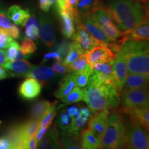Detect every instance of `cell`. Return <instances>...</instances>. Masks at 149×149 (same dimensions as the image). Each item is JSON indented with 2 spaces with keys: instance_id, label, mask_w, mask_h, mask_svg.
Here are the masks:
<instances>
[{
  "instance_id": "1",
  "label": "cell",
  "mask_w": 149,
  "mask_h": 149,
  "mask_svg": "<svg viewBox=\"0 0 149 149\" xmlns=\"http://www.w3.org/2000/svg\"><path fill=\"white\" fill-rule=\"evenodd\" d=\"M148 6L134 0H111L104 8L119 29L122 32H126L148 17Z\"/></svg>"
},
{
  "instance_id": "2",
  "label": "cell",
  "mask_w": 149,
  "mask_h": 149,
  "mask_svg": "<svg viewBox=\"0 0 149 149\" xmlns=\"http://www.w3.org/2000/svg\"><path fill=\"white\" fill-rule=\"evenodd\" d=\"M83 101L93 113L106 109H113L119 106L120 91L115 85L101 82L92 73L84 89Z\"/></svg>"
},
{
  "instance_id": "3",
  "label": "cell",
  "mask_w": 149,
  "mask_h": 149,
  "mask_svg": "<svg viewBox=\"0 0 149 149\" xmlns=\"http://www.w3.org/2000/svg\"><path fill=\"white\" fill-rule=\"evenodd\" d=\"M120 53L126 59L128 74L139 73L149 75V48L148 41L135 42L128 40Z\"/></svg>"
},
{
  "instance_id": "4",
  "label": "cell",
  "mask_w": 149,
  "mask_h": 149,
  "mask_svg": "<svg viewBox=\"0 0 149 149\" xmlns=\"http://www.w3.org/2000/svg\"><path fill=\"white\" fill-rule=\"evenodd\" d=\"M124 145L123 114L120 109L109 113L107 126L101 139V146L112 149H122Z\"/></svg>"
},
{
  "instance_id": "5",
  "label": "cell",
  "mask_w": 149,
  "mask_h": 149,
  "mask_svg": "<svg viewBox=\"0 0 149 149\" xmlns=\"http://www.w3.org/2000/svg\"><path fill=\"white\" fill-rule=\"evenodd\" d=\"M124 128V146L130 149H149L148 130L138 123L123 116Z\"/></svg>"
},
{
  "instance_id": "6",
  "label": "cell",
  "mask_w": 149,
  "mask_h": 149,
  "mask_svg": "<svg viewBox=\"0 0 149 149\" xmlns=\"http://www.w3.org/2000/svg\"><path fill=\"white\" fill-rule=\"evenodd\" d=\"M92 15L111 42H116L122 36L123 32L117 26L104 6L98 8Z\"/></svg>"
},
{
  "instance_id": "7",
  "label": "cell",
  "mask_w": 149,
  "mask_h": 149,
  "mask_svg": "<svg viewBox=\"0 0 149 149\" xmlns=\"http://www.w3.org/2000/svg\"><path fill=\"white\" fill-rule=\"evenodd\" d=\"M121 92L122 93L120 98L121 108L129 109L148 105L149 95L148 88L122 90Z\"/></svg>"
},
{
  "instance_id": "8",
  "label": "cell",
  "mask_w": 149,
  "mask_h": 149,
  "mask_svg": "<svg viewBox=\"0 0 149 149\" xmlns=\"http://www.w3.org/2000/svg\"><path fill=\"white\" fill-rule=\"evenodd\" d=\"M72 40L75 42L81 55H85L97 46L104 45L95 40L81 23L77 25Z\"/></svg>"
},
{
  "instance_id": "9",
  "label": "cell",
  "mask_w": 149,
  "mask_h": 149,
  "mask_svg": "<svg viewBox=\"0 0 149 149\" xmlns=\"http://www.w3.org/2000/svg\"><path fill=\"white\" fill-rule=\"evenodd\" d=\"M117 55V54L112 51L107 45H100L91 50L86 54L85 57L88 64L93 68V66L97 64L114 60Z\"/></svg>"
},
{
  "instance_id": "10",
  "label": "cell",
  "mask_w": 149,
  "mask_h": 149,
  "mask_svg": "<svg viewBox=\"0 0 149 149\" xmlns=\"http://www.w3.org/2000/svg\"><path fill=\"white\" fill-rule=\"evenodd\" d=\"M40 36L43 43L48 48L53 47L56 41L55 29L53 22L49 16L40 13Z\"/></svg>"
},
{
  "instance_id": "11",
  "label": "cell",
  "mask_w": 149,
  "mask_h": 149,
  "mask_svg": "<svg viewBox=\"0 0 149 149\" xmlns=\"http://www.w3.org/2000/svg\"><path fill=\"white\" fill-rule=\"evenodd\" d=\"M81 24L87 30V31L102 44L107 45L111 42L101 26L93 18L92 14L81 15Z\"/></svg>"
},
{
  "instance_id": "12",
  "label": "cell",
  "mask_w": 149,
  "mask_h": 149,
  "mask_svg": "<svg viewBox=\"0 0 149 149\" xmlns=\"http://www.w3.org/2000/svg\"><path fill=\"white\" fill-rule=\"evenodd\" d=\"M122 114L126 115L128 118L138 123L143 128L148 131L149 129V107L148 105L141 106L129 109L120 108Z\"/></svg>"
},
{
  "instance_id": "13",
  "label": "cell",
  "mask_w": 149,
  "mask_h": 149,
  "mask_svg": "<svg viewBox=\"0 0 149 149\" xmlns=\"http://www.w3.org/2000/svg\"><path fill=\"white\" fill-rule=\"evenodd\" d=\"M109 113V109L97 112L93 115H91L88 120V129L100 139H102L107 126Z\"/></svg>"
},
{
  "instance_id": "14",
  "label": "cell",
  "mask_w": 149,
  "mask_h": 149,
  "mask_svg": "<svg viewBox=\"0 0 149 149\" xmlns=\"http://www.w3.org/2000/svg\"><path fill=\"white\" fill-rule=\"evenodd\" d=\"M42 86L36 79L27 77L19 86V94L26 100H32L37 97L42 92Z\"/></svg>"
},
{
  "instance_id": "15",
  "label": "cell",
  "mask_w": 149,
  "mask_h": 149,
  "mask_svg": "<svg viewBox=\"0 0 149 149\" xmlns=\"http://www.w3.org/2000/svg\"><path fill=\"white\" fill-rule=\"evenodd\" d=\"M113 74L117 88L122 91L126 76L128 74L126 59L122 53L117 54L113 65Z\"/></svg>"
},
{
  "instance_id": "16",
  "label": "cell",
  "mask_w": 149,
  "mask_h": 149,
  "mask_svg": "<svg viewBox=\"0 0 149 149\" xmlns=\"http://www.w3.org/2000/svg\"><path fill=\"white\" fill-rule=\"evenodd\" d=\"M113 62L114 60H111L107 62L94 65L93 67V74L101 82L107 84L115 85L116 86L113 74Z\"/></svg>"
},
{
  "instance_id": "17",
  "label": "cell",
  "mask_w": 149,
  "mask_h": 149,
  "mask_svg": "<svg viewBox=\"0 0 149 149\" xmlns=\"http://www.w3.org/2000/svg\"><path fill=\"white\" fill-rule=\"evenodd\" d=\"M91 115L92 112L88 107H82L79 109L77 114L72 118L71 125L66 135L79 137L80 131L88 122Z\"/></svg>"
},
{
  "instance_id": "18",
  "label": "cell",
  "mask_w": 149,
  "mask_h": 149,
  "mask_svg": "<svg viewBox=\"0 0 149 149\" xmlns=\"http://www.w3.org/2000/svg\"><path fill=\"white\" fill-rule=\"evenodd\" d=\"M148 81L149 75L139 73L128 74L122 91L130 90V89L148 88Z\"/></svg>"
},
{
  "instance_id": "19",
  "label": "cell",
  "mask_w": 149,
  "mask_h": 149,
  "mask_svg": "<svg viewBox=\"0 0 149 149\" xmlns=\"http://www.w3.org/2000/svg\"><path fill=\"white\" fill-rule=\"evenodd\" d=\"M1 66H2L6 70H10L13 73V75L23 76V77H26L28 72L34 67L29 61L23 59L7 61Z\"/></svg>"
},
{
  "instance_id": "20",
  "label": "cell",
  "mask_w": 149,
  "mask_h": 149,
  "mask_svg": "<svg viewBox=\"0 0 149 149\" xmlns=\"http://www.w3.org/2000/svg\"><path fill=\"white\" fill-rule=\"evenodd\" d=\"M59 16L61 33L68 39H73L75 33V23L72 15L67 10L57 13Z\"/></svg>"
},
{
  "instance_id": "21",
  "label": "cell",
  "mask_w": 149,
  "mask_h": 149,
  "mask_svg": "<svg viewBox=\"0 0 149 149\" xmlns=\"http://www.w3.org/2000/svg\"><path fill=\"white\" fill-rule=\"evenodd\" d=\"M127 35L128 40L141 42L148 41L149 39V22L148 17L145 18L140 23L130 31L124 32Z\"/></svg>"
},
{
  "instance_id": "22",
  "label": "cell",
  "mask_w": 149,
  "mask_h": 149,
  "mask_svg": "<svg viewBox=\"0 0 149 149\" xmlns=\"http://www.w3.org/2000/svg\"><path fill=\"white\" fill-rule=\"evenodd\" d=\"M38 143L36 149H60L59 130L52 127Z\"/></svg>"
},
{
  "instance_id": "23",
  "label": "cell",
  "mask_w": 149,
  "mask_h": 149,
  "mask_svg": "<svg viewBox=\"0 0 149 149\" xmlns=\"http://www.w3.org/2000/svg\"><path fill=\"white\" fill-rule=\"evenodd\" d=\"M76 87V72H68L60 81L55 96L58 99H62Z\"/></svg>"
},
{
  "instance_id": "24",
  "label": "cell",
  "mask_w": 149,
  "mask_h": 149,
  "mask_svg": "<svg viewBox=\"0 0 149 149\" xmlns=\"http://www.w3.org/2000/svg\"><path fill=\"white\" fill-rule=\"evenodd\" d=\"M7 16L15 25L24 26L27 20L31 16L30 11L28 9H23L18 5L10 6L7 11Z\"/></svg>"
},
{
  "instance_id": "25",
  "label": "cell",
  "mask_w": 149,
  "mask_h": 149,
  "mask_svg": "<svg viewBox=\"0 0 149 149\" xmlns=\"http://www.w3.org/2000/svg\"><path fill=\"white\" fill-rule=\"evenodd\" d=\"M81 149H98L101 145V139L90 129H85L79 136Z\"/></svg>"
},
{
  "instance_id": "26",
  "label": "cell",
  "mask_w": 149,
  "mask_h": 149,
  "mask_svg": "<svg viewBox=\"0 0 149 149\" xmlns=\"http://www.w3.org/2000/svg\"><path fill=\"white\" fill-rule=\"evenodd\" d=\"M55 75V72L51 68L48 66L33 67L28 72L26 77H31L37 80L41 84L47 83L48 80L51 79Z\"/></svg>"
},
{
  "instance_id": "27",
  "label": "cell",
  "mask_w": 149,
  "mask_h": 149,
  "mask_svg": "<svg viewBox=\"0 0 149 149\" xmlns=\"http://www.w3.org/2000/svg\"><path fill=\"white\" fill-rule=\"evenodd\" d=\"M40 120L31 119L23 124H19L20 133H21L24 144L25 145V148L29 139L32 136L35 135V133L40 126Z\"/></svg>"
},
{
  "instance_id": "28",
  "label": "cell",
  "mask_w": 149,
  "mask_h": 149,
  "mask_svg": "<svg viewBox=\"0 0 149 149\" xmlns=\"http://www.w3.org/2000/svg\"><path fill=\"white\" fill-rule=\"evenodd\" d=\"M25 35L27 38L37 40L40 37V23L35 16H30L25 24Z\"/></svg>"
},
{
  "instance_id": "29",
  "label": "cell",
  "mask_w": 149,
  "mask_h": 149,
  "mask_svg": "<svg viewBox=\"0 0 149 149\" xmlns=\"http://www.w3.org/2000/svg\"><path fill=\"white\" fill-rule=\"evenodd\" d=\"M101 0H79L78 1L76 9L80 15L92 14L100 6Z\"/></svg>"
},
{
  "instance_id": "30",
  "label": "cell",
  "mask_w": 149,
  "mask_h": 149,
  "mask_svg": "<svg viewBox=\"0 0 149 149\" xmlns=\"http://www.w3.org/2000/svg\"><path fill=\"white\" fill-rule=\"evenodd\" d=\"M51 104L47 100H40L33 104L31 110V119L41 120L46 110Z\"/></svg>"
},
{
  "instance_id": "31",
  "label": "cell",
  "mask_w": 149,
  "mask_h": 149,
  "mask_svg": "<svg viewBox=\"0 0 149 149\" xmlns=\"http://www.w3.org/2000/svg\"><path fill=\"white\" fill-rule=\"evenodd\" d=\"M93 68L88 64L82 70L76 72V86L79 88H84L88 82V80L93 73Z\"/></svg>"
},
{
  "instance_id": "32",
  "label": "cell",
  "mask_w": 149,
  "mask_h": 149,
  "mask_svg": "<svg viewBox=\"0 0 149 149\" xmlns=\"http://www.w3.org/2000/svg\"><path fill=\"white\" fill-rule=\"evenodd\" d=\"M57 102L55 101L51 103L48 107V109L46 110V113H44V116L41 119L40 122V126H51L53 119L57 115Z\"/></svg>"
},
{
  "instance_id": "33",
  "label": "cell",
  "mask_w": 149,
  "mask_h": 149,
  "mask_svg": "<svg viewBox=\"0 0 149 149\" xmlns=\"http://www.w3.org/2000/svg\"><path fill=\"white\" fill-rule=\"evenodd\" d=\"M60 149H81L79 137L62 135L60 139Z\"/></svg>"
},
{
  "instance_id": "34",
  "label": "cell",
  "mask_w": 149,
  "mask_h": 149,
  "mask_svg": "<svg viewBox=\"0 0 149 149\" xmlns=\"http://www.w3.org/2000/svg\"><path fill=\"white\" fill-rule=\"evenodd\" d=\"M72 118L66 113V110H62L59 113L57 120L56 121L57 126L63 130L62 135H66L71 125Z\"/></svg>"
},
{
  "instance_id": "35",
  "label": "cell",
  "mask_w": 149,
  "mask_h": 149,
  "mask_svg": "<svg viewBox=\"0 0 149 149\" xmlns=\"http://www.w3.org/2000/svg\"><path fill=\"white\" fill-rule=\"evenodd\" d=\"M84 96V91L79 87H74L71 92L68 93L66 96L61 99L63 103L65 104H70L74 102H77L80 100H83Z\"/></svg>"
},
{
  "instance_id": "36",
  "label": "cell",
  "mask_w": 149,
  "mask_h": 149,
  "mask_svg": "<svg viewBox=\"0 0 149 149\" xmlns=\"http://www.w3.org/2000/svg\"><path fill=\"white\" fill-rule=\"evenodd\" d=\"M80 55H81V54H80V52L79 49H78L77 44H76L75 42L73 41L71 43L69 51L68 52L66 57H64L63 62L65 64L69 65L70 64H71L72 61H74L76 59H77Z\"/></svg>"
},
{
  "instance_id": "37",
  "label": "cell",
  "mask_w": 149,
  "mask_h": 149,
  "mask_svg": "<svg viewBox=\"0 0 149 149\" xmlns=\"http://www.w3.org/2000/svg\"><path fill=\"white\" fill-rule=\"evenodd\" d=\"M20 50L24 55L29 57V56L33 54L36 51L37 46L33 40L29 38H25L21 44Z\"/></svg>"
},
{
  "instance_id": "38",
  "label": "cell",
  "mask_w": 149,
  "mask_h": 149,
  "mask_svg": "<svg viewBox=\"0 0 149 149\" xmlns=\"http://www.w3.org/2000/svg\"><path fill=\"white\" fill-rule=\"evenodd\" d=\"M88 64L84 55H81L71 64L68 65L70 72H78L84 68Z\"/></svg>"
},
{
  "instance_id": "39",
  "label": "cell",
  "mask_w": 149,
  "mask_h": 149,
  "mask_svg": "<svg viewBox=\"0 0 149 149\" xmlns=\"http://www.w3.org/2000/svg\"><path fill=\"white\" fill-rule=\"evenodd\" d=\"M71 43L72 42L67 40H61L57 44L53 46L55 51L60 55L61 59L64 58L68 52L69 51Z\"/></svg>"
},
{
  "instance_id": "40",
  "label": "cell",
  "mask_w": 149,
  "mask_h": 149,
  "mask_svg": "<svg viewBox=\"0 0 149 149\" xmlns=\"http://www.w3.org/2000/svg\"><path fill=\"white\" fill-rule=\"evenodd\" d=\"M20 50L19 44L16 41H13L10 44L7 48V50L5 51L6 57L7 61H12L15 60L16 56L17 55L19 51ZM6 61V62H7Z\"/></svg>"
},
{
  "instance_id": "41",
  "label": "cell",
  "mask_w": 149,
  "mask_h": 149,
  "mask_svg": "<svg viewBox=\"0 0 149 149\" xmlns=\"http://www.w3.org/2000/svg\"><path fill=\"white\" fill-rule=\"evenodd\" d=\"M52 69L54 70V72L59 74H66L70 72L69 71L68 65L65 64L61 61H57L56 62L54 63L53 66H52Z\"/></svg>"
},
{
  "instance_id": "42",
  "label": "cell",
  "mask_w": 149,
  "mask_h": 149,
  "mask_svg": "<svg viewBox=\"0 0 149 149\" xmlns=\"http://www.w3.org/2000/svg\"><path fill=\"white\" fill-rule=\"evenodd\" d=\"M13 26L10 19L3 10H0V27L9 29Z\"/></svg>"
},
{
  "instance_id": "43",
  "label": "cell",
  "mask_w": 149,
  "mask_h": 149,
  "mask_svg": "<svg viewBox=\"0 0 149 149\" xmlns=\"http://www.w3.org/2000/svg\"><path fill=\"white\" fill-rule=\"evenodd\" d=\"M13 41V39L10 35L6 33H0V49L7 48Z\"/></svg>"
},
{
  "instance_id": "44",
  "label": "cell",
  "mask_w": 149,
  "mask_h": 149,
  "mask_svg": "<svg viewBox=\"0 0 149 149\" xmlns=\"http://www.w3.org/2000/svg\"><path fill=\"white\" fill-rule=\"evenodd\" d=\"M49 126H39L38 129H37L36 133H35V139H36L37 142L38 143L40 141L44 135H45L46 131L49 129Z\"/></svg>"
},
{
  "instance_id": "45",
  "label": "cell",
  "mask_w": 149,
  "mask_h": 149,
  "mask_svg": "<svg viewBox=\"0 0 149 149\" xmlns=\"http://www.w3.org/2000/svg\"><path fill=\"white\" fill-rule=\"evenodd\" d=\"M49 59H55L56 61H61V57L57 52H51V53H46L44 55V59L42 60V63H45Z\"/></svg>"
},
{
  "instance_id": "46",
  "label": "cell",
  "mask_w": 149,
  "mask_h": 149,
  "mask_svg": "<svg viewBox=\"0 0 149 149\" xmlns=\"http://www.w3.org/2000/svg\"><path fill=\"white\" fill-rule=\"evenodd\" d=\"M0 149H12L10 139L6 134L0 137Z\"/></svg>"
},
{
  "instance_id": "47",
  "label": "cell",
  "mask_w": 149,
  "mask_h": 149,
  "mask_svg": "<svg viewBox=\"0 0 149 149\" xmlns=\"http://www.w3.org/2000/svg\"><path fill=\"white\" fill-rule=\"evenodd\" d=\"M53 3L51 0H39L40 8L44 12H48L51 8Z\"/></svg>"
},
{
  "instance_id": "48",
  "label": "cell",
  "mask_w": 149,
  "mask_h": 149,
  "mask_svg": "<svg viewBox=\"0 0 149 149\" xmlns=\"http://www.w3.org/2000/svg\"><path fill=\"white\" fill-rule=\"evenodd\" d=\"M8 35L12 37L13 39L17 40L20 36V30L16 25L13 24V26L10 29H8Z\"/></svg>"
},
{
  "instance_id": "49",
  "label": "cell",
  "mask_w": 149,
  "mask_h": 149,
  "mask_svg": "<svg viewBox=\"0 0 149 149\" xmlns=\"http://www.w3.org/2000/svg\"><path fill=\"white\" fill-rule=\"evenodd\" d=\"M37 146V140L36 139H35V136L33 135L29 139V141H28V143L25 149H36Z\"/></svg>"
},
{
  "instance_id": "50",
  "label": "cell",
  "mask_w": 149,
  "mask_h": 149,
  "mask_svg": "<svg viewBox=\"0 0 149 149\" xmlns=\"http://www.w3.org/2000/svg\"><path fill=\"white\" fill-rule=\"evenodd\" d=\"M79 107L77 106H71V107H68V109L66 110V113H68V115L72 118L77 114L78 111H79Z\"/></svg>"
},
{
  "instance_id": "51",
  "label": "cell",
  "mask_w": 149,
  "mask_h": 149,
  "mask_svg": "<svg viewBox=\"0 0 149 149\" xmlns=\"http://www.w3.org/2000/svg\"><path fill=\"white\" fill-rule=\"evenodd\" d=\"M6 57L5 51L3 50H0V66L5 64L6 62Z\"/></svg>"
},
{
  "instance_id": "52",
  "label": "cell",
  "mask_w": 149,
  "mask_h": 149,
  "mask_svg": "<svg viewBox=\"0 0 149 149\" xmlns=\"http://www.w3.org/2000/svg\"><path fill=\"white\" fill-rule=\"evenodd\" d=\"M7 76H8V74L6 71V69H4L2 66H0V80L5 79Z\"/></svg>"
},
{
  "instance_id": "53",
  "label": "cell",
  "mask_w": 149,
  "mask_h": 149,
  "mask_svg": "<svg viewBox=\"0 0 149 149\" xmlns=\"http://www.w3.org/2000/svg\"><path fill=\"white\" fill-rule=\"evenodd\" d=\"M134 1H137V2L139 3H141L144 5L148 4V0H134Z\"/></svg>"
},
{
  "instance_id": "54",
  "label": "cell",
  "mask_w": 149,
  "mask_h": 149,
  "mask_svg": "<svg viewBox=\"0 0 149 149\" xmlns=\"http://www.w3.org/2000/svg\"><path fill=\"white\" fill-rule=\"evenodd\" d=\"M98 149H112V148H107V147H104V146H100V148Z\"/></svg>"
},
{
  "instance_id": "55",
  "label": "cell",
  "mask_w": 149,
  "mask_h": 149,
  "mask_svg": "<svg viewBox=\"0 0 149 149\" xmlns=\"http://www.w3.org/2000/svg\"><path fill=\"white\" fill-rule=\"evenodd\" d=\"M51 1H52V3H53H53H56V1H57V0H51Z\"/></svg>"
},
{
  "instance_id": "56",
  "label": "cell",
  "mask_w": 149,
  "mask_h": 149,
  "mask_svg": "<svg viewBox=\"0 0 149 149\" xmlns=\"http://www.w3.org/2000/svg\"><path fill=\"white\" fill-rule=\"evenodd\" d=\"M122 149H130V148H128V147H126V146H124V148H123Z\"/></svg>"
}]
</instances>
